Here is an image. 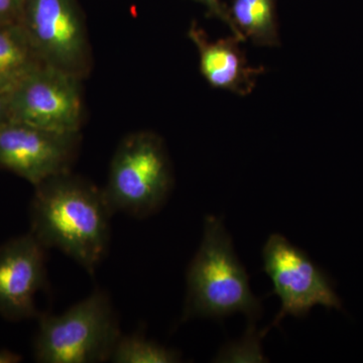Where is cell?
<instances>
[{
  "label": "cell",
  "instance_id": "17",
  "mask_svg": "<svg viewBox=\"0 0 363 363\" xmlns=\"http://www.w3.org/2000/svg\"><path fill=\"white\" fill-rule=\"evenodd\" d=\"M9 119V96L0 93V124L6 123Z\"/></svg>",
  "mask_w": 363,
  "mask_h": 363
},
{
  "label": "cell",
  "instance_id": "7",
  "mask_svg": "<svg viewBox=\"0 0 363 363\" xmlns=\"http://www.w3.org/2000/svg\"><path fill=\"white\" fill-rule=\"evenodd\" d=\"M82 79L42 64L9 95V119L42 130L79 135Z\"/></svg>",
  "mask_w": 363,
  "mask_h": 363
},
{
  "label": "cell",
  "instance_id": "16",
  "mask_svg": "<svg viewBox=\"0 0 363 363\" xmlns=\"http://www.w3.org/2000/svg\"><path fill=\"white\" fill-rule=\"evenodd\" d=\"M23 357L18 353L9 350H0V363H18Z\"/></svg>",
  "mask_w": 363,
  "mask_h": 363
},
{
  "label": "cell",
  "instance_id": "2",
  "mask_svg": "<svg viewBox=\"0 0 363 363\" xmlns=\"http://www.w3.org/2000/svg\"><path fill=\"white\" fill-rule=\"evenodd\" d=\"M262 312L260 301L250 290V277L234 252L225 227L220 219L207 216L201 245L188 267L182 319L220 320L241 313L255 321Z\"/></svg>",
  "mask_w": 363,
  "mask_h": 363
},
{
  "label": "cell",
  "instance_id": "6",
  "mask_svg": "<svg viewBox=\"0 0 363 363\" xmlns=\"http://www.w3.org/2000/svg\"><path fill=\"white\" fill-rule=\"evenodd\" d=\"M264 271L271 278L274 293L281 308L272 326H278L286 316H307L315 306L342 309L330 279L309 255L292 245L285 236L274 233L262 250Z\"/></svg>",
  "mask_w": 363,
  "mask_h": 363
},
{
  "label": "cell",
  "instance_id": "9",
  "mask_svg": "<svg viewBox=\"0 0 363 363\" xmlns=\"http://www.w3.org/2000/svg\"><path fill=\"white\" fill-rule=\"evenodd\" d=\"M47 250L30 233L0 245V315L4 319L39 318L35 296L47 281Z\"/></svg>",
  "mask_w": 363,
  "mask_h": 363
},
{
  "label": "cell",
  "instance_id": "1",
  "mask_svg": "<svg viewBox=\"0 0 363 363\" xmlns=\"http://www.w3.org/2000/svg\"><path fill=\"white\" fill-rule=\"evenodd\" d=\"M111 216L102 189L67 172L35 186L30 233L93 274L108 252Z\"/></svg>",
  "mask_w": 363,
  "mask_h": 363
},
{
  "label": "cell",
  "instance_id": "12",
  "mask_svg": "<svg viewBox=\"0 0 363 363\" xmlns=\"http://www.w3.org/2000/svg\"><path fill=\"white\" fill-rule=\"evenodd\" d=\"M233 23L243 40L260 45L278 43L272 0H234Z\"/></svg>",
  "mask_w": 363,
  "mask_h": 363
},
{
  "label": "cell",
  "instance_id": "15",
  "mask_svg": "<svg viewBox=\"0 0 363 363\" xmlns=\"http://www.w3.org/2000/svg\"><path fill=\"white\" fill-rule=\"evenodd\" d=\"M200 1L204 2L205 4H207V6L210 7V9H211L213 13H216L217 16H220L221 18H223V20L225 21L227 23H228L229 26L231 28V30H233L234 37H235L236 39L238 40H243L241 39L240 33H238L236 28H234L233 21L230 20L229 16H227L226 14L223 13V11H222L220 6H219L218 0H200Z\"/></svg>",
  "mask_w": 363,
  "mask_h": 363
},
{
  "label": "cell",
  "instance_id": "4",
  "mask_svg": "<svg viewBox=\"0 0 363 363\" xmlns=\"http://www.w3.org/2000/svg\"><path fill=\"white\" fill-rule=\"evenodd\" d=\"M173 186L171 164L161 138L131 133L119 143L102 191L112 215L147 218L164 206Z\"/></svg>",
  "mask_w": 363,
  "mask_h": 363
},
{
  "label": "cell",
  "instance_id": "13",
  "mask_svg": "<svg viewBox=\"0 0 363 363\" xmlns=\"http://www.w3.org/2000/svg\"><path fill=\"white\" fill-rule=\"evenodd\" d=\"M180 353L147 339L140 333L121 335L117 341L111 362L113 363H175Z\"/></svg>",
  "mask_w": 363,
  "mask_h": 363
},
{
  "label": "cell",
  "instance_id": "8",
  "mask_svg": "<svg viewBox=\"0 0 363 363\" xmlns=\"http://www.w3.org/2000/svg\"><path fill=\"white\" fill-rule=\"evenodd\" d=\"M80 133L65 135L9 119L0 124V168L33 187L71 171Z\"/></svg>",
  "mask_w": 363,
  "mask_h": 363
},
{
  "label": "cell",
  "instance_id": "11",
  "mask_svg": "<svg viewBox=\"0 0 363 363\" xmlns=\"http://www.w3.org/2000/svg\"><path fill=\"white\" fill-rule=\"evenodd\" d=\"M20 21L0 23V93L9 96L42 65Z\"/></svg>",
  "mask_w": 363,
  "mask_h": 363
},
{
  "label": "cell",
  "instance_id": "3",
  "mask_svg": "<svg viewBox=\"0 0 363 363\" xmlns=\"http://www.w3.org/2000/svg\"><path fill=\"white\" fill-rule=\"evenodd\" d=\"M121 336L111 297L95 290L62 314L40 315L33 354L40 363L111 362Z\"/></svg>",
  "mask_w": 363,
  "mask_h": 363
},
{
  "label": "cell",
  "instance_id": "10",
  "mask_svg": "<svg viewBox=\"0 0 363 363\" xmlns=\"http://www.w3.org/2000/svg\"><path fill=\"white\" fill-rule=\"evenodd\" d=\"M189 37L197 45L201 72L210 84L240 95L252 92L260 70L247 65L236 38L211 42L195 25L191 26Z\"/></svg>",
  "mask_w": 363,
  "mask_h": 363
},
{
  "label": "cell",
  "instance_id": "5",
  "mask_svg": "<svg viewBox=\"0 0 363 363\" xmlns=\"http://www.w3.org/2000/svg\"><path fill=\"white\" fill-rule=\"evenodd\" d=\"M20 23L43 64L88 75L92 58L77 0H26Z\"/></svg>",
  "mask_w": 363,
  "mask_h": 363
},
{
  "label": "cell",
  "instance_id": "14",
  "mask_svg": "<svg viewBox=\"0 0 363 363\" xmlns=\"http://www.w3.org/2000/svg\"><path fill=\"white\" fill-rule=\"evenodd\" d=\"M26 0H0V23L21 21Z\"/></svg>",
  "mask_w": 363,
  "mask_h": 363
}]
</instances>
